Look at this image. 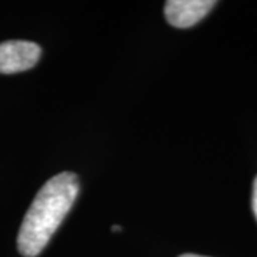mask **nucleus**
I'll use <instances>...</instances> for the list:
<instances>
[{
    "mask_svg": "<svg viewBox=\"0 0 257 257\" xmlns=\"http://www.w3.org/2000/svg\"><path fill=\"white\" fill-rule=\"evenodd\" d=\"M79 193L77 176L63 172L53 176L37 192L19 230L18 248L25 257H36L46 247Z\"/></svg>",
    "mask_w": 257,
    "mask_h": 257,
    "instance_id": "1",
    "label": "nucleus"
},
{
    "mask_svg": "<svg viewBox=\"0 0 257 257\" xmlns=\"http://www.w3.org/2000/svg\"><path fill=\"white\" fill-rule=\"evenodd\" d=\"M251 207H253V213H254V217L257 220V177L254 179V183H253V196H251Z\"/></svg>",
    "mask_w": 257,
    "mask_h": 257,
    "instance_id": "4",
    "label": "nucleus"
},
{
    "mask_svg": "<svg viewBox=\"0 0 257 257\" xmlns=\"http://www.w3.org/2000/svg\"><path fill=\"white\" fill-rule=\"evenodd\" d=\"M214 6L216 2L213 0H169L165 5V15L167 22L175 28H192Z\"/></svg>",
    "mask_w": 257,
    "mask_h": 257,
    "instance_id": "3",
    "label": "nucleus"
},
{
    "mask_svg": "<svg viewBox=\"0 0 257 257\" xmlns=\"http://www.w3.org/2000/svg\"><path fill=\"white\" fill-rule=\"evenodd\" d=\"M42 49L28 40H8L0 43V73L12 74L32 69L39 62Z\"/></svg>",
    "mask_w": 257,
    "mask_h": 257,
    "instance_id": "2",
    "label": "nucleus"
},
{
    "mask_svg": "<svg viewBox=\"0 0 257 257\" xmlns=\"http://www.w3.org/2000/svg\"><path fill=\"white\" fill-rule=\"evenodd\" d=\"M111 230H113V231H119V230H121V227H120V226H113Z\"/></svg>",
    "mask_w": 257,
    "mask_h": 257,
    "instance_id": "6",
    "label": "nucleus"
},
{
    "mask_svg": "<svg viewBox=\"0 0 257 257\" xmlns=\"http://www.w3.org/2000/svg\"><path fill=\"white\" fill-rule=\"evenodd\" d=\"M179 257H206V256H199V254H182Z\"/></svg>",
    "mask_w": 257,
    "mask_h": 257,
    "instance_id": "5",
    "label": "nucleus"
}]
</instances>
